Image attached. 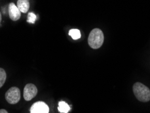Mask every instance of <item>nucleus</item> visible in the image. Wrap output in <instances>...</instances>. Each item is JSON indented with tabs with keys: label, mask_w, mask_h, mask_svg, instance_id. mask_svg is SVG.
Instances as JSON below:
<instances>
[{
	"label": "nucleus",
	"mask_w": 150,
	"mask_h": 113,
	"mask_svg": "<svg viewBox=\"0 0 150 113\" xmlns=\"http://www.w3.org/2000/svg\"><path fill=\"white\" fill-rule=\"evenodd\" d=\"M133 90L137 99L142 102H147L150 100V90L144 84L139 82L133 85Z\"/></svg>",
	"instance_id": "obj_1"
},
{
	"label": "nucleus",
	"mask_w": 150,
	"mask_h": 113,
	"mask_svg": "<svg viewBox=\"0 0 150 113\" xmlns=\"http://www.w3.org/2000/svg\"><path fill=\"white\" fill-rule=\"evenodd\" d=\"M103 41H104V35L102 31L100 28L93 29L88 37L89 45L95 50L100 48L103 45Z\"/></svg>",
	"instance_id": "obj_2"
},
{
	"label": "nucleus",
	"mask_w": 150,
	"mask_h": 113,
	"mask_svg": "<svg viewBox=\"0 0 150 113\" xmlns=\"http://www.w3.org/2000/svg\"><path fill=\"white\" fill-rule=\"evenodd\" d=\"M5 97L9 104H16L21 99V91L16 87H12L7 91Z\"/></svg>",
	"instance_id": "obj_3"
},
{
	"label": "nucleus",
	"mask_w": 150,
	"mask_h": 113,
	"mask_svg": "<svg viewBox=\"0 0 150 113\" xmlns=\"http://www.w3.org/2000/svg\"><path fill=\"white\" fill-rule=\"evenodd\" d=\"M37 92H38V90H37V87L34 84H26L25 87V89H24V98L26 101L31 100L32 99H33L37 96Z\"/></svg>",
	"instance_id": "obj_4"
},
{
	"label": "nucleus",
	"mask_w": 150,
	"mask_h": 113,
	"mask_svg": "<svg viewBox=\"0 0 150 113\" xmlns=\"http://www.w3.org/2000/svg\"><path fill=\"white\" fill-rule=\"evenodd\" d=\"M30 113H49L50 108L44 102H37L30 107Z\"/></svg>",
	"instance_id": "obj_5"
},
{
	"label": "nucleus",
	"mask_w": 150,
	"mask_h": 113,
	"mask_svg": "<svg viewBox=\"0 0 150 113\" xmlns=\"http://www.w3.org/2000/svg\"><path fill=\"white\" fill-rule=\"evenodd\" d=\"M8 12L9 16H10V19L13 21H16L21 18V12L14 3H10L9 4Z\"/></svg>",
	"instance_id": "obj_6"
},
{
	"label": "nucleus",
	"mask_w": 150,
	"mask_h": 113,
	"mask_svg": "<svg viewBox=\"0 0 150 113\" xmlns=\"http://www.w3.org/2000/svg\"><path fill=\"white\" fill-rule=\"evenodd\" d=\"M17 7L22 13H26L29 10L30 3L28 0H18L17 1Z\"/></svg>",
	"instance_id": "obj_7"
},
{
	"label": "nucleus",
	"mask_w": 150,
	"mask_h": 113,
	"mask_svg": "<svg viewBox=\"0 0 150 113\" xmlns=\"http://www.w3.org/2000/svg\"><path fill=\"white\" fill-rule=\"evenodd\" d=\"M58 111L61 113H68L70 110V106L64 101H60L58 103Z\"/></svg>",
	"instance_id": "obj_8"
},
{
	"label": "nucleus",
	"mask_w": 150,
	"mask_h": 113,
	"mask_svg": "<svg viewBox=\"0 0 150 113\" xmlns=\"http://www.w3.org/2000/svg\"><path fill=\"white\" fill-rule=\"evenodd\" d=\"M69 35L74 40L80 39L81 37L80 31L78 29H71L69 31Z\"/></svg>",
	"instance_id": "obj_9"
},
{
	"label": "nucleus",
	"mask_w": 150,
	"mask_h": 113,
	"mask_svg": "<svg viewBox=\"0 0 150 113\" xmlns=\"http://www.w3.org/2000/svg\"><path fill=\"white\" fill-rule=\"evenodd\" d=\"M6 80V73L5 70L0 68V88L4 85Z\"/></svg>",
	"instance_id": "obj_10"
},
{
	"label": "nucleus",
	"mask_w": 150,
	"mask_h": 113,
	"mask_svg": "<svg viewBox=\"0 0 150 113\" xmlns=\"http://www.w3.org/2000/svg\"><path fill=\"white\" fill-rule=\"evenodd\" d=\"M37 20V16L34 13L30 12L28 15V20L27 22L29 23H35V21Z\"/></svg>",
	"instance_id": "obj_11"
},
{
	"label": "nucleus",
	"mask_w": 150,
	"mask_h": 113,
	"mask_svg": "<svg viewBox=\"0 0 150 113\" xmlns=\"http://www.w3.org/2000/svg\"><path fill=\"white\" fill-rule=\"evenodd\" d=\"M0 113H8L7 110H4V109H1L0 110Z\"/></svg>",
	"instance_id": "obj_12"
},
{
	"label": "nucleus",
	"mask_w": 150,
	"mask_h": 113,
	"mask_svg": "<svg viewBox=\"0 0 150 113\" xmlns=\"http://www.w3.org/2000/svg\"><path fill=\"white\" fill-rule=\"evenodd\" d=\"M1 12H0V23H1Z\"/></svg>",
	"instance_id": "obj_13"
},
{
	"label": "nucleus",
	"mask_w": 150,
	"mask_h": 113,
	"mask_svg": "<svg viewBox=\"0 0 150 113\" xmlns=\"http://www.w3.org/2000/svg\"></svg>",
	"instance_id": "obj_14"
}]
</instances>
